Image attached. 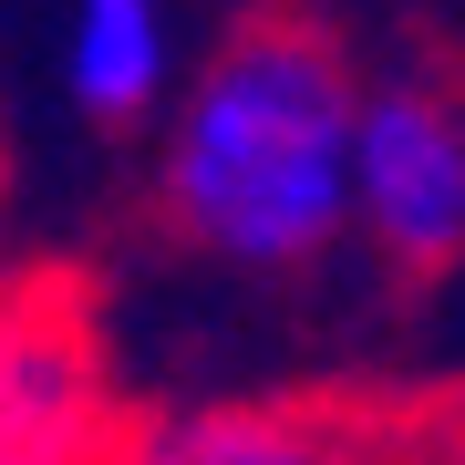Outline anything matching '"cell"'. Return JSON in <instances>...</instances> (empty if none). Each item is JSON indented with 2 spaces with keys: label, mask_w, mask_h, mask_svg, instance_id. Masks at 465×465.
Wrapping results in <instances>:
<instances>
[{
  "label": "cell",
  "mask_w": 465,
  "mask_h": 465,
  "mask_svg": "<svg viewBox=\"0 0 465 465\" xmlns=\"http://www.w3.org/2000/svg\"><path fill=\"white\" fill-rule=\"evenodd\" d=\"M124 424L94 300L52 269L0 280V465H114Z\"/></svg>",
  "instance_id": "cell-2"
},
{
  "label": "cell",
  "mask_w": 465,
  "mask_h": 465,
  "mask_svg": "<svg viewBox=\"0 0 465 465\" xmlns=\"http://www.w3.org/2000/svg\"><path fill=\"white\" fill-rule=\"evenodd\" d=\"M351 104L362 73L311 11H249L155 145L166 228L228 269H311L351 228Z\"/></svg>",
  "instance_id": "cell-1"
},
{
  "label": "cell",
  "mask_w": 465,
  "mask_h": 465,
  "mask_svg": "<svg viewBox=\"0 0 465 465\" xmlns=\"http://www.w3.org/2000/svg\"><path fill=\"white\" fill-rule=\"evenodd\" d=\"M351 228L382 269L434 280L465 259V104L434 73H382L351 104Z\"/></svg>",
  "instance_id": "cell-3"
},
{
  "label": "cell",
  "mask_w": 465,
  "mask_h": 465,
  "mask_svg": "<svg viewBox=\"0 0 465 465\" xmlns=\"http://www.w3.org/2000/svg\"><path fill=\"white\" fill-rule=\"evenodd\" d=\"M114 465H393V445L341 403H207L124 424Z\"/></svg>",
  "instance_id": "cell-4"
},
{
  "label": "cell",
  "mask_w": 465,
  "mask_h": 465,
  "mask_svg": "<svg viewBox=\"0 0 465 465\" xmlns=\"http://www.w3.org/2000/svg\"><path fill=\"white\" fill-rule=\"evenodd\" d=\"M176 73V32L166 0H73L63 11V94L84 104L94 124H134L166 104Z\"/></svg>",
  "instance_id": "cell-5"
},
{
  "label": "cell",
  "mask_w": 465,
  "mask_h": 465,
  "mask_svg": "<svg viewBox=\"0 0 465 465\" xmlns=\"http://www.w3.org/2000/svg\"><path fill=\"white\" fill-rule=\"evenodd\" d=\"M445 465H465V434H455V445H445Z\"/></svg>",
  "instance_id": "cell-6"
}]
</instances>
